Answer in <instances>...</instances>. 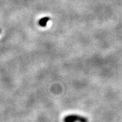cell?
<instances>
[{
	"label": "cell",
	"instance_id": "1",
	"mask_svg": "<svg viewBox=\"0 0 122 122\" xmlns=\"http://www.w3.org/2000/svg\"><path fill=\"white\" fill-rule=\"evenodd\" d=\"M65 118L68 119L72 120L75 122H88V119L85 117H82L78 115H75V114H71L67 116H66Z\"/></svg>",
	"mask_w": 122,
	"mask_h": 122
},
{
	"label": "cell",
	"instance_id": "3",
	"mask_svg": "<svg viewBox=\"0 0 122 122\" xmlns=\"http://www.w3.org/2000/svg\"><path fill=\"white\" fill-rule=\"evenodd\" d=\"M63 122H76L75 121H73V120H72L68 119H67L65 118H64V119H63Z\"/></svg>",
	"mask_w": 122,
	"mask_h": 122
},
{
	"label": "cell",
	"instance_id": "2",
	"mask_svg": "<svg viewBox=\"0 0 122 122\" xmlns=\"http://www.w3.org/2000/svg\"><path fill=\"white\" fill-rule=\"evenodd\" d=\"M49 20H50V18L49 17L42 18L41 19H40L39 22V25L42 27H46V25L47 23H48Z\"/></svg>",
	"mask_w": 122,
	"mask_h": 122
}]
</instances>
